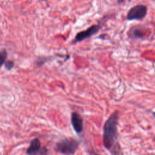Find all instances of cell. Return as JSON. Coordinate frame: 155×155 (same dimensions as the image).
<instances>
[{"label":"cell","instance_id":"obj_10","mask_svg":"<svg viewBox=\"0 0 155 155\" xmlns=\"http://www.w3.org/2000/svg\"><path fill=\"white\" fill-rule=\"evenodd\" d=\"M153 116H154V117H155V112H153Z\"/></svg>","mask_w":155,"mask_h":155},{"label":"cell","instance_id":"obj_3","mask_svg":"<svg viewBox=\"0 0 155 155\" xmlns=\"http://www.w3.org/2000/svg\"><path fill=\"white\" fill-rule=\"evenodd\" d=\"M147 13V8L143 5H137L128 11L127 19L129 21L141 20L143 19Z\"/></svg>","mask_w":155,"mask_h":155},{"label":"cell","instance_id":"obj_5","mask_svg":"<svg viewBox=\"0 0 155 155\" xmlns=\"http://www.w3.org/2000/svg\"><path fill=\"white\" fill-rule=\"evenodd\" d=\"M26 153L28 154H47L48 150L45 147H41L39 139L35 138L30 142Z\"/></svg>","mask_w":155,"mask_h":155},{"label":"cell","instance_id":"obj_8","mask_svg":"<svg viewBox=\"0 0 155 155\" xmlns=\"http://www.w3.org/2000/svg\"><path fill=\"white\" fill-rule=\"evenodd\" d=\"M7 57V52L6 50L2 49L0 50V68L6 62Z\"/></svg>","mask_w":155,"mask_h":155},{"label":"cell","instance_id":"obj_9","mask_svg":"<svg viewBox=\"0 0 155 155\" xmlns=\"http://www.w3.org/2000/svg\"><path fill=\"white\" fill-rule=\"evenodd\" d=\"M14 66V62L12 61H7L5 62V67L7 70H10Z\"/></svg>","mask_w":155,"mask_h":155},{"label":"cell","instance_id":"obj_2","mask_svg":"<svg viewBox=\"0 0 155 155\" xmlns=\"http://www.w3.org/2000/svg\"><path fill=\"white\" fill-rule=\"evenodd\" d=\"M79 145V142L74 138H65L58 142L54 151L64 154H74Z\"/></svg>","mask_w":155,"mask_h":155},{"label":"cell","instance_id":"obj_6","mask_svg":"<svg viewBox=\"0 0 155 155\" xmlns=\"http://www.w3.org/2000/svg\"><path fill=\"white\" fill-rule=\"evenodd\" d=\"M71 123L74 131L76 133L79 134L83 131V120L78 113L74 111L71 113Z\"/></svg>","mask_w":155,"mask_h":155},{"label":"cell","instance_id":"obj_1","mask_svg":"<svg viewBox=\"0 0 155 155\" xmlns=\"http://www.w3.org/2000/svg\"><path fill=\"white\" fill-rule=\"evenodd\" d=\"M119 116V111H114L107 119L104 125L103 144L104 147L112 154L116 149Z\"/></svg>","mask_w":155,"mask_h":155},{"label":"cell","instance_id":"obj_4","mask_svg":"<svg viewBox=\"0 0 155 155\" xmlns=\"http://www.w3.org/2000/svg\"><path fill=\"white\" fill-rule=\"evenodd\" d=\"M100 28L101 27L99 25H93L89 28H88L87 30L78 33L75 36L73 43L75 44L76 42H81L87 38L92 36L93 35H95L99 31Z\"/></svg>","mask_w":155,"mask_h":155},{"label":"cell","instance_id":"obj_7","mask_svg":"<svg viewBox=\"0 0 155 155\" xmlns=\"http://www.w3.org/2000/svg\"><path fill=\"white\" fill-rule=\"evenodd\" d=\"M131 35L135 38H143L144 37L143 31L139 28L135 27L134 28H131Z\"/></svg>","mask_w":155,"mask_h":155}]
</instances>
